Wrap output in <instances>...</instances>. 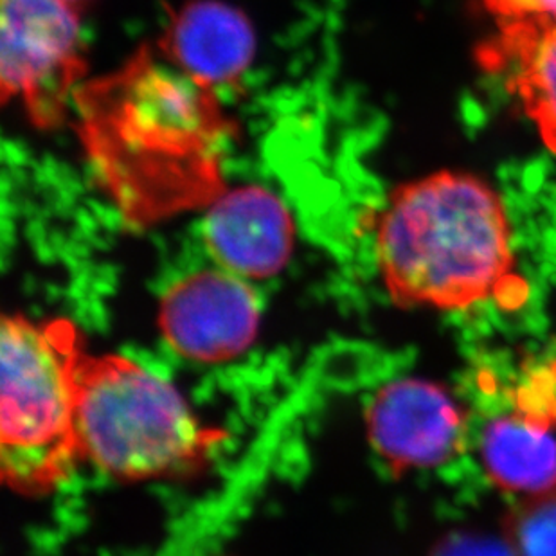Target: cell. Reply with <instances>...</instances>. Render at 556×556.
<instances>
[{
	"label": "cell",
	"instance_id": "cell-10",
	"mask_svg": "<svg viewBox=\"0 0 556 556\" xmlns=\"http://www.w3.org/2000/svg\"><path fill=\"white\" fill-rule=\"evenodd\" d=\"M481 457L498 489L528 497L556 490V440L546 421L525 413L495 418L484 429Z\"/></svg>",
	"mask_w": 556,
	"mask_h": 556
},
{
	"label": "cell",
	"instance_id": "cell-1",
	"mask_svg": "<svg viewBox=\"0 0 556 556\" xmlns=\"http://www.w3.org/2000/svg\"><path fill=\"white\" fill-rule=\"evenodd\" d=\"M73 105L96 179L131 226L205 210L227 188L222 150L235 126L220 96L157 48L81 85Z\"/></svg>",
	"mask_w": 556,
	"mask_h": 556
},
{
	"label": "cell",
	"instance_id": "cell-12",
	"mask_svg": "<svg viewBox=\"0 0 556 556\" xmlns=\"http://www.w3.org/2000/svg\"><path fill=\"white\" fill-rule=\"evenodd\" d=\"M504 533L515 556H556V490L515 506L504 519Z\"/></svg>",
	"mask_w": 556,
	"mask_h": 556
},
{
	"label": "cell",
	"instance_id": "cell-15",
	"mask_svg": "<svg viewBox=\"0 0 556 556\" xmlns=\"http://www.w3.org/2000/svg\"><path fill=\"white\" fill-rule=\"evenodd\" d=\"M65 2H68V4L76 5V8H79V5L85 4L87 0H65Z\"/></svg>",
	"mask_w": 556,
	"mask_h": 556
},
{
	"label": "cell",
	"instance_id": "cell-5",
	"mask_svg": "<svg viewBox=\"0 0 556 556\" xmlns=\"http://www.w3.org/2000/svg\"><path fill=\"white\" fill-rule=\"evenodd\" d=\"M79 8L0 0V90L42 130L62 125L87 74Z\"/></svg>",
	"mask_w": 556,
	"mask_h": 556
},
{
	"label": "cell",
	"instance_id": "cell-2",
	"mask_svg": "<svg viewBox=\"0 0 556 556\" xmlns=\"http://www.w3.org/2000/svg\"><path fill=\"white\" fill-rule=\"evenodd\" d=\"M380 278L405 308L465 309L514 273L503 200L472 174L438 172L400 186L375 227Z\"/></svg>",
	"mask_w": 556,
	"mask_h": 556
},
{
	"label": "cell",
	"instance_id": "cell-3",
	"mask_svg": "<svg viewBox=\"0 0 556 556\" xmlns=\"http://www.w3.org/2000/svg\"><path fill=\"white\" fill-rule=\"evenodd\" d=\"M0 470L11 489L46 495L84 462L79 440L78 328L67 319L4 315L0 330Z\"/></svg>",
	"mask_w": 556,
	"mask_h": 556
},
{
	"label": "cell",
	"instance_id": "cell-14",
	"mask_svg": "<svg viewBox=\"0 0 556 556\" xmlns=\"http://www.w3.org/2000/svg\"><path fill=\"white\" fill-rule=\"evenodd\" d=\"M431 556H515L511 547L489 536L456 533L434 547Z\"/></svg>",
	"mask_w": 556,
	"mask_h": 556
},
{
	"label": "cell",
	"instance_id": "cell-6",
	"mask_svg": "<svg viewBox=\"0 0 556 556\" xmlns=\"http://www.w3.org/2000/svg\"><path fill=\"white\" fill-rule=\"evenodd\" d=\"M260 317V298L248 279L220 267L175 281L159 309L161 331L174 352L205 364L242 355L256 339Z\"/></svg>",
	"mask_w": 556,
	"mask_h": 556
},
{
	"label": "cell",
	"instance_id": "cell-9",
	"mask_svg": "<svg viewBox=\"0 0 556 556\" xmlns=\"http://www.w3.org/2000/svg\"><path fill=\"white\" fill-rule=\"evenodd\" d=\"M155 48L197 84L218 92L242 81L256 40L240 11L218 0H193L172 13Z\"/></svg>",
	"mask_w": 556,
	"mask_h": 556
},
{
	"label": "cell",
	"instance_id": "cell-4",
	"mask_svg": "<svg viewBox=\"0 0 556 556\" xmlns=\"http://www.w3.org/2000/svg\"><path fill=\"white\" fill-rule=\"evenodd\" d=\"M78 426L84 459L125 481L199 472L226 440L174 383L116 353H85Z\"/></svg>",
	"mask_w": 556,
	"mask_h": 556
},
{
	"label": "cell",
	"instance_id": "cell-8",
	"mask_svg": "<svg viewBox=\"0 0 556 556\" xmlns=\"http://www.w3.org/2000/svg\"><path fill=\"white\" fill-rule=\"evenodd\" d=\"M202 235L216 267L260 279L287 265L295 226L281 197L265 186L243 185L224 189L205 207Z\"/></svg>",
	"mask_w": 556,
	"mask_h": 556
},
{
	"label": "cell",
	"instance_id": "cell-11",
	"mask_svg": "<svg viewBox=\"0 0 556 556\" xmlns=\"http://www.w3.org/2000/svg\"><path fill=\"white\" fill-rule=\"evenodd\" d=\"M514 84L542 141L556 153V26L503 33Z\"/></svg>",
	"mask_w": 556,
	"mask_h": 556
},
{
	"label": "cell",
	"instance_id": "cell-7",
	"mask_svg": "<svg viewBox=\"0 0 556 556\" xmlns=\"http://www.w3.org/2000/svg\"><path fill=\"white\" fill-rule=\"evenodd\" d=\"M369 441L394 472L445 465L462 452L467 416L446 389L400 378L378 389L366 413Z\"/></svg>",
	"mask_w": 556,
	"mask_h": 556
},
{
	"label": "cell",
	"instance_id": "cell-13",
	"mask_svg": "<svg viewBox=\"0 0 556 556\" xmlns=\"http://www.w3.org/2000/svg\"><path fill=\"white\" fill-rule=\"evenodd\" d=\"M504 31L556 26V0H483Z\"/></svg>",
	"mask_w": 556,
	"mask_h": 556
}]
</instances>
